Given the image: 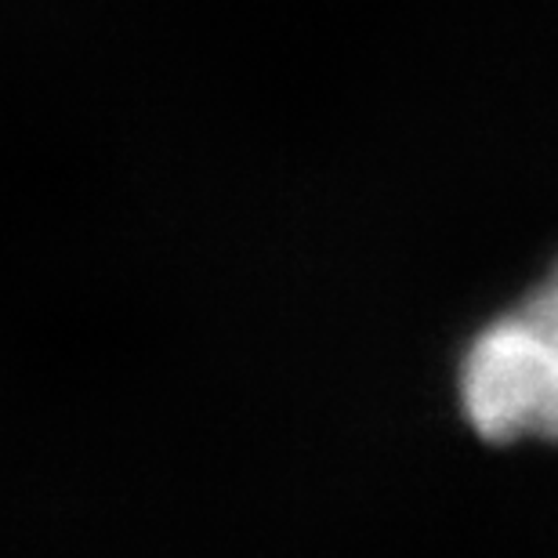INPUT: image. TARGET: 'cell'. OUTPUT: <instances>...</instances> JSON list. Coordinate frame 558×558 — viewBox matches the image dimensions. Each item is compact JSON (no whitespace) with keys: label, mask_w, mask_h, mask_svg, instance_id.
Masks as SVG:
<instances>
[{"label":"cell","mask_w":558,"mask_h":558,"mask_svg":"<svg viewBox=\"0 0 558 558\" xmlns=\"http://www.w3.org/2000/svg\"><path fill=\"white\" fill-rule=\"evenodd\" d=\"M457 388L468 424L483 439L558 442V265L475 333Z\"/></svg>","instance_id":"1"}]
</instances>
